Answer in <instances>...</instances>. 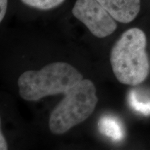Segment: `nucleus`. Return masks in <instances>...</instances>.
Segmentation results:
<instances>
[{"instance_id": "6", "label": "nucleus", "mask_w": 150, "mask_h": 150, "mask_svg": "<svg viewBox=\"0 0 150 150\" xmlns=\"http://www.w3.org/2000/svg\"><path fill=\"white\" fill-rule=\"evenodd\" d=\"M98 129L100 133L112 140L120 142L125 137V129L121 122L115 117L105 115L98 122Z\"/></svg>"}, {"instance_id": "8", "label": "nucleus", "mask_w": 150, "mask_h": 150, "mask_svg": "<svg viewBox=\"0 0 150 150\" xmlns=\"http://www.w3.org/2000/svg\"><path fill=\"white\" fill-rule=\"evenodd\" d=\"M24 4L40 9L50 10L61 4L65 0H21Z\"/></svg>"}, {"instance_id": "5", "label": "nucleus", "mask_w": 150, "mask_h": 150, "mask_svg": "<svg viewBox=\"0 0 150 150\" xmlns=\"http://www.w3.org/2000/svg\"><path fill=\"white\" fill-rule=\"evenodd\" d=\"M112 18L121 23H129L138 16L140 0H97Z\"/></svg>"}, {"instance_id": "1", "label": "nucleus", "mask_w": 150, "mask_h": 150, "mask_svg": "<svg viewBox=\"0 0 150 150\" xmlns=\"http://www.w3.org/2000/svg\"><path fill=\"white\" fill-rule=\"evenodd\" d=\"M146 45L147 38L144 31L132 28L124 32L112 47L110 65L121 83L136 86L147 79L149 65Z\"/></svg>"}, {"instance_id": "7", "label": "nucleus", "mask_w": 150, "mask_h": 150, "mask_svg": "<svg viewBox=\"0 0 150 150\" xmlns=\"http://www.w3.org/2000/svg\"><path fill=\"white\" fill-rule=\"evenodd\" d=\"M128 102L132 109L145 115H150V98L143 96L137 90H131L128 95Z\"/></svg>"}, {"instance_id": "3", "label": "nucleus", "mask_w": 150, "mask_h": 150, "mask_svg": "<svg viewBox=\"0 0 150 150\" xmlns=\"http://www.w3.org/2000/svg\"><path fill=\"white\" fill-rule=\"evenodd\" d=\"M96 93L93 82L89 79H82L69 90L50 115L49 127L52 134H64L87 120L98 102Z\"/></svg>"}, {"instance_id": "9", "label": "nucleus", "mask_w": 150, "mask_h": 150, "mask_svg": "<svg viewBox=\"0 0 150 150\" xmlns=\"http://www.w3.org/2000/svg\"><path fill=\"white\" fill-rule=\"evenodd\" d=\"M7 6H8V0H0V22L4 18L6 13Z\"/></svg>"}, {"instance_id": "10", "label": "nucleus", "mask_w": 150, "mask_h": 150, "mask_svg": "<svg viewBox=\"0 0 150 150\" xmlns=\"http://www.w3.org/2000/svg\"><path fill=\"white\" fill-rule=\"evenodd\" d=\"M0 149L1 150H6L8 149V145H7V142L4 136L1 132L0 134Z\"/></svg>"}, {"instance_id": "4", "label": "nucleus", "mask_w": 150, "mask_h": 150, "mask_svg": "<svg viewBox=\"0 0 150 150\" xmlns=\"http://www.w3.org/2000/svg\"><path fill=\"white\" fill-rule=\"evenodd\" d=\"M72 14L97 38L109 36L117 29L115 20L97 0H76Z\"/></svg>"}, {"instance_id": "2", "label": "nucleus", "mask_w": 150, "mask_h": 150, "mask_svg": "<svg viewBox=\"0 0 150 150\" xmlns=\"http://www.w3.org/2000/svg\"><path fill=\"white\" fill-rule=\"evenodd\" d=\"M82 79L83 75L72 65L55 62L40 70L22 73L18 81L19 93L24 100L37 102L50 95H65Z\"/></svg>"}]
</instances>
